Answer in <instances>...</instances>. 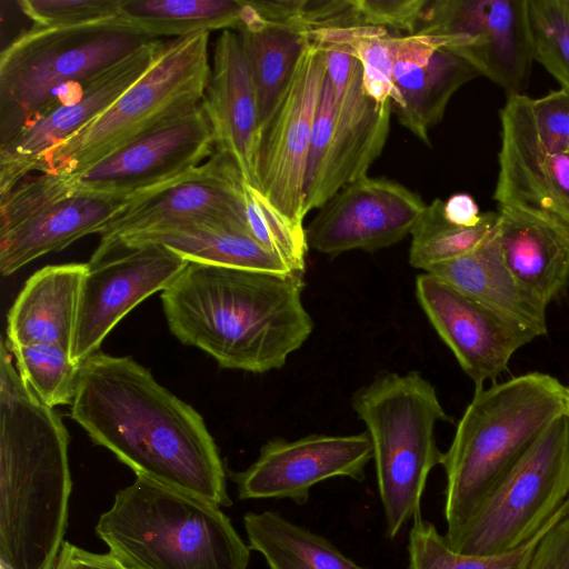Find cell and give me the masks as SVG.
Instances as JSON below:
<instances>
[{"mask_svg":"<svg viewBox=\"0 0 569 569\" xmlns=\"http://www.w3.org/2000/svg\"><path fill=\"white\" fill-rule=\"evenodd\" d=\"M189 263L161 244L99 243L82 279L71 357L84 362L133 308L163 291Z\"/></svg>","mask_w":569,"mask_h":569,"instance_id":"obj_14","label":"cell"},{"mask_svg":"<svg viewBox=\"0 0 569 569\" xmlns=\"http://www.w3.org/2000/svg\"><path fill=\"white\" fill-rule=\"evenodd\" d=\"M388 30L375 27H353L310 32L307 38L320 44H343L351 48L361 62L363 87L378 102L392 101V60Z\"/></svg>","mask_w":569,"mask_h":569,"instance_id":"obj_35","label":"cell"},{"mask_svg":"<svg viewBox=\"0 0 569 569\" xmlns=\"http://www.w3.org/2000/svg\"><path fill=\"white\" fill-rule=\"evenodd\" d=\"M562 506L528 541L511 551L488 556L453 550L446 537L438 532L432 522L423 519L420 512L413 518L409 531L408 569H523L536 543L557 519Z\"/></svg>","mask_w":569,"mask_h":569,"instance_id":"obj_32","label":"cell"},{"mask_svg":"<svg viewBox=\"0 0 569 569\" xmlns=\"http://www.w3.org/2000/svg\"><path fill=\"white\" fill-rule=\"evenodd\" d=\"M121 0H21V12L41 28L67 27L118 17Z\"/></svg>","mask_w":569,"mask_h":569,"instance_id":"obj_37","label":"cell"},{"mask_svg":"<svg viewBox=\"0 0 569 569\" xmlns=\"http://www.w3.org/2000/svg\"><path fill=\"white\" fill-rule=\"evenodd\" d=\"M112 242L161 244L188 261L200 263L277 273L296 272L249 234L208 220L162 224L107 243Z\"/></svg>","mask_w":569,"mask_h":569,"instance_id":"obj_27","label":"cell"},{"mask_svg":"<svg viewBox=\"0 0 569 569\" xmlns=\"http://www.w3.org/2000/svg\"><path fill=\"white\" fill-rule=\"evenodd\" d=\"M127 201L81 189L66 176L28 174L0 194V272L100 233Z\"/></svg>","mask_w":569,"mask_h":569,"instance_id":"obj_11","label":"cell"},{"mask_svg":"<svg viewBox=\"0 0 569 569\" xmlns=\"http://www.w3.org/2000/svg\"><path fill=\"white\" fill-rule=\"evenodd\" d=\"M0 569H6L2 565H0Z\"/></svg>","mask_w":569,"mask_h":569,"instance_id":"obj_44","label":"cell"},{"mask_svg":"<svg viewBox=\"0 0 569 569\" xmlns=\"http://www.w3.org/2000/svg\"><path fill=\"white\" fill-rule=\"evenodd\" d=\"M569 498V418L555 420L448 541L461 553L511 551L532 538Z\"/></svg>","mask_w":569,"mask_h":569,"instance_id":"obj_10","label":"cell"},{"mask_svg":"<svg viewBox=\"0 0 569 569\" xmlns=\"http://www.w3.org/2000/svg\"><path fill=\"white\" fill-rule=\"evenodd\" d=\"M371 460L372 445L366 431L276 438L261 447L251 466L231 477L241 500L290 499L303 506L311 488L327 479L346 477L362 482Z\"/></svg>","mask_w":569,"mask_h":569,"instance_id":"obj_17","label":"cell"},{"mask_svg":"<svg viewBox=\"0 0 569 569\" xmlns=\"http://www.w3.org/2000/svg\"><path fill=\"white\" fill-rule=\"evenodd\" d=\"M443 214L449 222L460 227H473L482 217L473 197L465 192L455 193L445 201Z\"/></svg>","mask_w":569,"mask_h":569,"instance_id":"obj_42","label":"cell"},{"mask_svg":"<svg viewBox=\"0 0 569 569\" xmlns=\"http://www.w3.org/2000/svg\"><path fill=\"white\" fill-rule=\"evenodd\" d=\"M216 150V138L200 102L69 178L83 190L129 199L191 172Z\"/></svg>","mask_w":569,"mask_h":569,"instance_id":"obj_15","label":"cell"},{"mask_svg":"<svg viewBox=\"0 0 569 569\" xmlns=\"http://www.w3.org/2000/svg\"><path fill=\"white\" fill-rule=\"evenodd\" d=\"M236 31L254 88L260 127L284 90L308 38L292 28L266 22L250 0H246Z\"/></svg>","mask_w":569,"mask_h":569,"instance_id":"obj_28","label":"cell"},{"mask_svg":"<svg viewBox=\"0 0 569 569\" xmlns=\"http://www.w3.org/2000/svg\"><path fill=\"white\" fill-rule=\"evenodd\" d=\"M167 39H152L140 49L88 79L79 94L37 116L0 142V194L28 176L31 163L106 111L143 76Z\"/></svg>","mask_w":569,"mask_h":569,"instance_id":"obj_20","label":"cell"},{"mask_svg":"<svg viewBox=\"0 0 569 569\" xmlns=\"http://www.w3.org/2000/svg\"><path fill=\"white\" fill-rule=\"evenodd\" d=\"M428 0H356L365 27L413 34Z\"/></svg>","mask_w":569,"mask_h":569,"instance_id":"obj_39","label":"cell"},{"mask_svg":"<svg viewBox=\"0 0 569 569\" xmlns=\"http://www.w3.org/2000/svg\"><path fill=\"white\" fill-rule=\"evenodd\" d=\"M97 536L129 569H248L250 547L220 506L137 476Z\"/></svg>","mask_w":569,"mask_h":569,"instance_id":"obj_5","label":"cell"},{"mask_svg":"<svg viewBox=\"0 0 569 569\" xmlns=\"http://www.w3.org/2000/svg\"><path fill=\"white\" fill-rule=\"evenodd\" d=\"M86 270L76 262L36 271L8 312V345H54L71 353Z\"/></svg>","mask_w":569,"mask_h":569,"instance_id":"obj_25","label":"cell"},{"mask_svg":"<svg viewBox=\"0 0 569 569\" xmlns=\"http://www.w3.org/2000/svg\"><path fill=\"white\" fill-rule=\"evenodd\" d=\"M243 525L250 549L264 558L269 569H366L323 536L277 511H249Z\"/></svg>","mask_w":569,"mask_h":569,"instance_id":"obj_29","label":"cell"},{"mask_svg":"<svg viewBox=\"0 0 569 569\" xmlns=\"http://www.w3.org/2000/svg\"><path fill=\"white\" fill-rule=\"evenodd\" d=\"M523 569H569V498L536 543Z\"/></svg>","mask_w":569,"mask_h":569,"instance_id":"obj_40","label":"cell"},{"mask_svg":"<svg viewBox=\"0 0 569 569\" xmlns=\"http://www.w3.org/2000/svg\"><path fill=\"white\" fill-rule=\"evenodd\" d=\"M567 387H568V409H567V416L569 418V385Z\"/></svg>","mask_w":569,"mask_h":569,"instance_id":"obj_43","label":"cell"},{"mask_svg":"<svg viewBox=\"0 0 569 569\" xmlns=\"http://www.w3.org/2000/svg\"><path fill=\"white\" fill-rule=\"evenodd\" d=\"M70 417L136 476L232 505L202 417L132 358L98 351L82 362Z\"/></svg>","mask_w":569,"mask_h":569,"instance_id":"obj_1","label":"cell"},{"mask_svg":"<svg viewBox=\"0 0 569 569\" xmlns=\"http://www.w3.org/2000/svg\"><path fill=\"white\" fill-rule=\"evenodd\" d=\"M443 203L437 198L427 204L410 232L409 263L425 272L473 251L497 227L493 211L482 213L473 227L456 226L446 219Z\"/></svg>","mask_w":569,"mask_h":569,"instance_id":"obj_31","label":"cell"},{"mask_svg":"<svg viewBox=\"0 0 569 569\" xmlns=\"http://www.w3.org/2000/svg\"><path fill=\"white\" fill-rule=\"evenodd\" d=\"M303 288L300 272L189 261L161 301L180 342L207 352L222 368L263 373L281 369L313 330Z\"/></svg>","mask_w":569,"mask_h":569,"instance_id":"obj_2","label":"cell"},{"mask_svg":"<svg viewBox=\"0 0 569 569\" xmlns=\"http://www.w3.org/2000/svg\"><path fill=\"white\" fill-rule=\"evenodd\" d=\"M567 409L568 387L545 372L476 388L440 463L446 473L447 540Z\"/></svg>","mask_w":569,"mask_h":569,"instance_id":"obj_4","label":"cell"},{"mask_svg":"<svg viewBox=\"0 0 569 569\" xmlns=\"http://www.w3.org/2000/svg\"><path fill=\"white\" fill-rule=\"evenodd\" d=\"M201 107L211 124L217 149L227 152L243 179L257 188L258 104L236 30H224L216 40Z\"/></svg>","mask_w":569,"mask_h":569,"instance_id":"obj_23","label":"cell"},{"mask_svg":"<svg viewBox=\"0 0 569 569\" xmlns=\"http://www.w3.org/2000/svg\"><path fill=\"white\" fill-rule=\"evenodd\" d=\"M568 152H569V150H568Z\"/></svg>","mask_w":569,"mask_h":569,"instance_id":"obj_45","label":"cell"},{"mask_svg":"<svg viewBox=\"0 0 569 569\" xmlns=\"http://www.w3.org/2000/svg\"><path fill=\"white\" fill-rule=\"evenodd\" d=\"M23 383L46 406L71 405L81 365L54 345H8Z\"/></svg>","mask_w":569,"mask_h":569,"instance_id":"obj_33","label":"cell"},{"mask_svg":"<svg viewBox=\"0 0 569 569\" xmlns=\"http://www.w3.org/2000/svg\"><path fill=\"white\" fill-rule=\"evenodd\" d=\"M392 109L401 126L430 146L429 131L443 118L449 100L479 72L432 36L390 33Z\"/></svg>","mask_w":569,"mask_h":569,"instance_id":"obj_22","label":"cell"},{"mask_svg":"<svg viewBox=\"0 0 569 569\" xmlns=\"http://www.w3.org/2000/svg\"><path fill=\"white\" fill-rule=\"evenodd\" d=\"M243 182L233 159L217 149L191 172L127 199L99 233V243L187 220L218 222L252 237L246 216Z\"/></svg>","mask_w":569,"mask_h":569,"instance_id":"obj_16","label":"cell"},{"mask_svg":"<svg viewBox=\"0 0 569 569\" xmlns=\"http://www.w3.org/2000/svg\"><path fill=\"white\" fill-rule=\"evenodd\" d=\"M209 32L167 39L149 68L106 111L39 156L32 171L73 177L168 118L201 102L211 67Z\"/></svg>","mask_w":569,"mask_h":569,"instance_id":"obj_8","label":"cell"},{"mask_svg":"<svg viewBox=\"0 0 569 569\" xmlns=\"http://www.w3.org/2000/svg\"><path fill=\"white\" fill-rule=\"evenodd\" d=\"M498 242L515 278L546 306L569 283V221L539 209L499 206Z\"/></svg>","mask_w":569,"mask_h":569,"instance_id":"obj_24","label":"cell"},{"mask_svg":"<svg viewBox=\"0 0 569 569\" xmlns=\"http://www.w3.org/2000/svg\"><path fill=\"white\" fill-rule=\"evenodd\" d=\"M351 406L372 445L386 537L395 539L420 513L431 470L441 463L436 425L450 418L436 388L419 371H380L360 387Z\"/></svg>","mask_w":569,"mask_h":569,"instance_id":"obj_6","label":"cell"},{"mask_svg":"<svg viewBox=\"0 0 569 569\" xmlns=\"http://www.w3.org/2000/svg\"><path fill=\"white\" fill-rule=\"evenodd\" d=\"M326 74L325 51L308 39L284 90L259 127L257 189L299 223L306 217L307 158Z\"/></svg>","mask_w":569,"mask_h":569,"instance_id":"obj_13","label":"cell"},{"mask_svg":"<svg viewBox=\"0 0 569 569\" xmlns=\"http://www.w3.org/2000/svg\"><path fill=\"white\" fill-rule=\"evenodd\" d=\"M416 296L476 388L493 382L508 370L512 356L537 338L429 272L417 276Z\"/></svg>","mask_w":569,"mask_h":569,"instance_id":"obj_19","label":"cell"},{"mask_svg":"<svg viewBox=\"0 0 569 569\" xmlns=\"http://www.w3.org/2000/svg\"><path fill=\"white\" fill-rule=\"evenodd\" d=\"M119 17L76 26H31L0 54V142L82 84L151 41Z\"/></svg>","mask_w":569,"mask_h":569,"instance_id":"obj_7","label":"cell"},{"mask_svg":"<svg viewBox=\"0 0 569 569\" xmlns=\"http://www.w3.org/2000/svg\"><path fill=\"white\" fill-rule=\"evenodd\" d=\"M244 0H121L118 17L151 39L237 30Z\"/></svg>","mask_w":569,"mask_h":569,"instance_id":"obj_30","label":"cell"},{"mask_svg":"<svg viewBox=\"0 0 569 569\" xmlns=\"http://www.w3.org/2000/svg\"><path fill=\"white\" fill-rule=\"evenodd\" d=\"M416 33L437 38L507 97L525 94L535 60L528 0H428Z\"/></svg>","mask_w":569,"mask_h":569,"instance_id":"obj_12","label":"cell"},{"mask_svg":"<svg viewBox=\"0 0 569 569\" xmlns=\"http://www.w3.org/2000/svg\"><path fill=\"white\" fill-rule=\"evenodd\" d=\"M526 94L500 110L501 147L493 199L555 213L569 221V152H550L536 138Z\"/></svg>","mask_w":569,"mask_h":569,"instance_id":"obj_21","label":"cell"},{"mask_svg":"<svg viewBox=\"0 0 569 569\" xmlns=\"http://www.w3.org/2000/svg\"><path fill=\"white\" fill-rule=\"evenodd\" d=\"M427 272L527 328L537 337L548 331V306L530 293L507 268L498 242L497 227L473 251L435 266Z\"/></svg>","mask_w":569,"mask_h":569,"instance_id":"obj_26","label":"cell"},{"mask_svg":"<svg viewBox=\"0 0 569 569\" xmlns=\"http://www.w3.org/2000/svg\"><path fill=\"white\" fill-rule=\"evenodd\" d=\"M426 206L406 186L366 176L319 209L306 228L307 242L330 257L351 250L373 252L410 234Z\"/></svg>","mask_w":569,"mask_h":569,"instance_id":"obj_18","label":"cell"},{"mask_svg":"<svg viewBox=\"0 0 569 569\" xmlns=\"http://www.w3.org/2000/svg\"><path fill=\"white\" fill-rule=\"evenodd\" d=\"M53 569H129L113 555L84 550L63 541Z\"/></svg>","mask_w":569,"mask_h":569,"instance_id":"obj_41","label":"cell"},{"mask_svg":"<svg viewBox=\"0 0 569 569\" xmlns=\"http://www.w3.org/2000/svg\"><path fill=\"white\" fill-rule=\"evenodd\" d=\"M533 59L569 93V0H528Z\"/></svg>","mask_w":569,"mask_h":569,"instance_id":"obj_36","label":"cell"},{"mask_svg":"<svg viewBox=\"0 0 569 569\" xmlns=\"http://www.w3.org/2000/svg\"><path fill=\"white\" fill-rule=\"evenodd\" d=\"M243 197L252 238L286 262L292 271L305 273L309 246L303 223L281 213L260 190L246 180Z\"/></svg>","mask_w":569,"mask_h":569,"instance_id":"obj_34","label":"cell"},{"mask_svg":"<svg viewBox=\"0 0 569 569\" xmlns=\"http://www.w3.org/2000/svg\"><path fill=\"white\" fill-rule=\"evenodd\" d=\"M533 132L539 143L550 152L569 150V93L560 89L529 99Z\"/></svg>","mask_w":569,"mask_h":569,"instance_id":"obj_38","label":"cell"},{"mask_svg":"<svg viewBox=\"0 0 569 569\" xmlns=\"http://www.w3.org/2000/svg\"><path fill=\"white\" fill-rule=\"evenodd\" d=\"M318 44L327 74L307 158L306 214L367 176L386 146L392 111L391 100L378 102L367 94L362 66L351 48Z\"/></svg>","mask_w":569,"mask_h":569,"instance_id":"obj_9","label":"cell"},{"mask_svg":"<svg viewBox=\"0 0 569 569\" xmlns=\"http://www.w3.org/2000/svg\"><path fill=\"white\" fill-rule=\"evenodd\" d=\"M0 349V560L6 569H53L72 481L69 433Z\"/></svg>","mask_w":569,"mask_h":569,"instance_id":"obj_3","label":"cell"}]
</instances>
